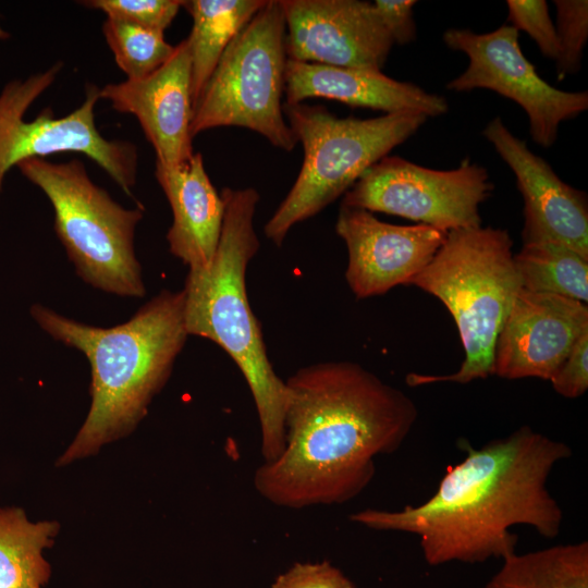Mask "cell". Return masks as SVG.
<instances>
[{
  "label": "cell",
  "mask_w": 588,
  "mask_h": 588,
  "mask_svg": "<svg viewBox=\"0 0 588 588\" xmlns=\"http://www.w3.org/2000/svg\"><path fill=\"white\" fill-rule=\"evenodd\" d=\"M285 384L284 449L254 476L258 493L277 506L356 498L373 479L375 458L395 452L418 418L407 394L357 363H316Z\"/></svg>",
  "instance_id": "obj_1"
},
{
  "label": "cell",
  "mask_w": 588,
  "mask_h": 588,
  "mask_svg": "<svg viewBox=\"0 0 588 588\" xmlns=\"http://www.w3.org/2000/svg\"><path fill=\"white\" fill-rule=\"evenodd\" d=\"M462 446L465 458L446 468L424 503L400 511L367 509L350 519L417 536L430 566L503 560L516 552L518 539L510 531L516 525L548 539L559 536L563 511L547 483L554 466L572 456L565 442L522 426L480 449Z\"/></svg>",
  "instance_id": "obj_2"
},
{
  "label": "cell",
  "mask_w": 588,
  "mask_h": 588,
  "mask_svg": "<svg viewBox=\"0 0 588 588\" xmlns=\"http://www.w3.org/2000/svg\"><path fill=\"white\" fill-rule=\"evenodd\" d=\"M184 292L162 290L124 323L101 328L40 304L30 315L50 336L82 352L90 365L91 404L58 465L96 453L130 433L168 381L188 336Z\"/></svg>",
  "instance_id": "obj_3"
},
{
  "label": "cell",
  "mask_w": 588,
  "mask_h": 588,
  "mask_svg": "<svg viewBox=\"0 0 588 588\" xmlns=\"http://www.w3.org/2000/svg\"><path fill=\"white\" fill-rule=\"evenodd\" d=\"M220 195L224 216L213 259L186 275L185 327L188 335L215 342L238 366L256 405L264 462H271L285 445L287 389L268 358L246 292V270L260 247L254 228L260 196L253 187H224Z\"/></svg>",
  "instance_id": "obj_4"
},
{
  "label": "cell",
  "mask_w": 588,
  "mask_h": 588,
  "mask_svg": "<svg viewBox=\"0 0 588 588\" xmlns=\"http://www.w3.org/2000/svg\"><path fill=\"white\" fill-rule=\"evenodd\" d=\"M506 230H451L431 261L408 283L439 298L452 315L464 347L460 369L449 375L409 373L408 385L468 383L493 375L494 346L522 289Z\"/></svg>",
  "instance_id": "obj_5"
},
{
  "label": "cell",
  "mask_w": 588,
  "mask_h": 588,
  "mask_svg": "<svg viewBox=\"0 0 588 588\" xmlns=\"http://www.w3.org/2000/svg\"><path fill=\"white\" fill-rule=\"evenodd\" d=\"M283 113L304 148L292 188L267 221L265 235L281 246L289 231L342 194L375 163L413 136L428 117L413 111L377 118H339L322 106L283 105Z\"/></svg>",
  "instance_id": "obj_6"
},
{
  "label": "cell",
  "mask_w": 588,
  "mask_h": 588,
  "mask_svg": "<svg viewBox=\"0 0 588 588\" xmlns=\"http://www.w3.org/2000/svg\"><path fill=\"white\" fill-rule=\"evenodd\" d=\"M16 168L47 196L54 231L76 273L91 286L126 297L146 293L134 249L144 208L126 209L88 176L84 162L32 158Z\"/></svg>",
  "instance_id": "obj_7"
},
{
  "label": "cell",
  "mask_w": 588,
  "mask_h": 588,
  "mask_svg": "<svg viewBox=\"0 0 588 588\" xmlns=\"http://www.w3.org/2000/svg\"><path fill=\"white\" fill-rule=\"evenodd\" d=\"M285 19L281 0H268L235 35L193 106L192 138L221 126H238L291 151L298 143L283 105Z\"/></svg>",
  "instance_id": "obj_8"
},
{
  "label": "cell",
  "mask_w": 588,
  "mask_h": 588,
  "mask_svg": "<svg viewBox=\"0 0 588 588\" xmlns=\"http://www.w3.org/2000/svg\"><path fill=\"white\" fill-rule=\"evenodd\" d=\"M63 68L57 62L25 79L7 83L0 93V193L8 172L20 162L60 152H79L95 161L128 196L136 185L138 152L134 143L107 139L95 123L99 88L86 86L84 102L57 118L45 108L36 118L25 115L32 103L49 87Z\"/></svg>",
  "instance_id": "obj_9"
},
{
  "label": "cell",
  "mask_w": 588,
  "mask_h": 588,
  "mask_svg": "<svg viewBox=\"0 0 588 588\" xmlns=\"http://www.w3.org/2000/svg\"><path fill=\"white\" fill-rule=\"evenodd\" d=\"M493 187L488 170L468 159L456 169L434 170L385 156L344 194L342 206L399 216L449 232L481 226L479 207Z\"/></svg>",
  "instance_id": "obj_10"
},
{
  "label": "cell",
  "mask_w": 588,
  "mask_h": 588,
  "mask_svg": "<svg viewBox=\"0 0 588 588\" xmlns=\"http://www.w3.org/2000/svg\"><path fill=\"white\" fill-rule=\"evenodd\" d=\"M443 41L448 48L464 52L469 61L446 89L462 93L485 88L515 101L527 113L532 140L543 148L554 144L562 122L588 109L587 91L558 89L537 73L520 49L518 30L509 24L486 34L450 28L443 33Z\"/></svg>",
  "instance_id": "obj_11"
},
{
  "label": "cell",
  "mask_w": 588,
  "mask_h": 588,
  "mask_svg": "<svg viewBox=\"0 0 588 588\" xmlns=\"http://www.w3.org/2000/svg\"><path fill=\"white\" fill-rule=\"evenodd\" d=\"M287 59L381 70L394 45L372 2L281 0Z\"/></svg>",
  "instance_id": "obj_12"
},
{
  "label": "cell",
  "mask_w": 588,
  "mask_h": 588,
  "mask_svg": "<svg viewBox=\"0 0 588 588\" xmlns=\"http://www.w3.org/2000/svg\"><path fill=\"white\" fill-rule=\"evenodd\" d=\"M335 232L347 247L345 279L357 298L408 285L431 261L448 233L421 223H387L370 211L342 205Z\"/></svg>",
  "instance_id": "obj_13"
},
{
  "label": "cell",
  "mask_w": 588,
  "mask_h": 588,
  "mask_svg": "<svg viewBox=\"0 0 588 588\" xmlns=\"http://www.w3.org/2000/svg\"><path fill=\"white\" fill-rule=\"evenodd\" d=\"M482 135L516 177L524 201L523 244L556 243L588 257L586 193L563 182L500 117L485 126Z\"/></svg>",
  "instance_id": "obj_14"
},
{
  "label": "cell",
  "mask_w": 588,
  "mask_h": 588,
  "mask_svg": "<svg viewBox=\"0 0 588 588\" xmlns=\"http://www.w3.org/2000/svg\"><path fill=\"white\" fill-rule=\"evenodd\" d=\"M587 330V304L522 287L495 342L493 375L550 380Z\"/></svg>",
  "instance_id": "obj_15"
},
{
  "label": "cell",
  "mask_w": 588,
  "mask_h": 588,
  "mask_svg": "<svg viewBox=\"0 0 588 588\" xmlns=\"http://www.w3.org/2000/svg\"><path fill=\"white\" fill-rule=\"evenodd\" d=\"M191 86L192 59L185 38L154 73L138 79L109 83L99 88V99L110 101L118 112L135 115L156 152V163L176 168L194 155Z\"/></svg>",
  "instance_id": "obj_16"
},
{
  "label": "cell",
  "mask_w": 588,
  "mask_h": 588,
  "mask_svg": "<svg viewBox=\"0 0 588 588\" xmlns=\"http://www.w3.org/2000/svg\"><path fill=\"white\" fill-rule=\"evenodd\" d=\"M285 103L308 98H328L352 107L387 113L419 112L428 118L446 113L449 105L440 95L391 78L381 70L342 68L287 59L284 73Z\"/></svg>",
  "instance_id": "obj_17"
},
{
  "label": "cell",
  "mask_w": 588,
  "mask_h": 588,
  "mask_svg": "<svg viewBox=\"0 0 588 588\" xmlns=\"http://www.w3.org/2000/svg\"><path fill=\"white\" fill-rule=\"evenodd\" d=\"M155 175L173 215L167 234L170 253L188 269L209 266L221 235L224 204L209 179L201 154L194 152L176 168L156 163Z\"/></svg>",
  "instance_id": "obj_18"
},
{
  "label": "cell",
  "mask_w": 588,
  "mask_h": 588,
  "mask_svg": "<svg viewBox=\"0 0 588 588\" xmlns=\"http://www.w3.org/2000/svg\"><path fill=\"white\" fill-rule=\"evenodd\" d=\"M267 0H191L183 7L193 19L187 37L192 59V103L197 101L222 53Z\"/></svg>",
  "instance_id": "obj_19"
},
{
  "label": "cell",
  "mask_w": 588,
  "mask_h": 588,
  "mask_svg": "<svg viewBox=\"0 0 588 588\" xmlns=\"http://www.w3.org/2000/svg\"><path fill=\"white\" fill-rule=\"evenodd\" d=\"M56 522L32 523L20 507H0V588H42L51 575L42 551L53 544Z\"/></svg>",
  "instance_id": "obj_20"
},
{
  "label": "cell",
  "mask_w": 588,
  "mask_h": 588,
  "mask_svg": "<svg viewBox=\"0 0 588 588\" xmlns=\"http://www.w3.org/2000/svg\"><path fill=\"white\" fill-rule=\"evenodd\" d=\"M482 588H588V542L515 552Z\"/></svg>",
  "instance_id": "obj_21"
},
{
  "label": "cell",
  "mask_w": 588,
  "mask_h": 588,
  "mask_svg": "<svg viewBox=\"0 0 588 588\" xmlns=\"http://www.w3.org/2000/svg\"><path fill=\"white\" fill-rule=\"evenodd\" d=\"M514 262L522 287L587 304L588 257L556 243L523 244Z\"/></svg>",
  "instance_id": "obj_22"
},
{
  "label": "cell",
  "mask_w": 588,
  "mask_h": 588,
  "mask_svg": "<svg viewBox=\"0 0 588 588\" xmlns=\"http://www.w3.org/2000/svg\"><path fill=\"white\" fill-rule=\"evenodd\" d=\"M102 33L115 63L127 79H138L154 73L171 58L175 49V46L167 42L163 33L124 21L107 19Z\"/></svg>",
  "instance_id": "obj_23"
},
{
  "label": "cell",
  "mask_w": 588,
  "mask_h": 588,
  "mask_svg": "<svg viewBox=\"0 0 588 588\" xmlns=\"http://www.w3.org/2000/svg\"><path fill=\"white\" fill-rule=\"evenodd\" d=\"M559 53L555 60L556 77L562 81L576 74L588 39V1L554 0Z\"/></svg>",
  "instance_id": "obj_24"
},
{
  "label": "cell",
  "mask_w": 588,
  "mask_h": 588,
  "mask_svg": "<svg viewBox=\"0 0 588 588\" xmlns=\"http://www.w3.org/2000/svg\"><path fill=\"white\" fill-rule=\"evenodd\" d=\"M84 7L102 11L107 19L128 22L163 33L176 16L180 0H88Z\"/></svg>",
  "instance_id": "obj_25"
},
{
  "label": "cell",
  "mask_w": 588,
  "mask_h": 588,
  "mask_svg": "<svg viewBox=\"0 0 588 588\" xmlns=\"http://www.w3.org/2000/svg\"><path fill=\"white\" fill-rule=\"evenodd\" d=\"M507 20L517 30L527 33L537 44L541 53L556 60L559 41L555 24L550 17L544 0H507Z\"/></svg>",
  "instance_id": "obj_26"
},
{
  "label": "cell",
  "mask_w": 588,
  "mask_h": 588,
  "mask_svg": "<svg viewBox=\"0 0 588 588\" xmlns=\"http://www.w3.org/2000/svg\"><path fill=\"white\" fill-rule=\"evenodd\" d=\"M270 588H355V585L340 568L323 561L293 564Z\"/></svg>",
  "instance_id": "obj_27"
},
{
  "label": "cell",
  "mask_w": 588,
  "mask_h": 588,
  "mask_svg": "<svg viewBox=\"0 0 588 588\" xmlns=\"http://www.w3.org/2000/svg\"><path fill=\"white\" fill-rule=\"evenodd\" d=\"M556 393L567 399L581 396L588 389V330L573 345L550 380Z\"/></svg>",
  "instance_id": "obj_28"
},
{
  "label": "cell",
  "mask_w": 588,
  "mask_h": 588,
  "mask_svg": "<svg viewBox=\"0 0 588 588\" xmlns=\"http://www.w3.org/2000/svg\"><path fill=\"white\" fill-rule=\"evenodd\" d=\"M414 0H376L372 2L382 25L393 44L406 45L416 39L417 29L413 17Z\"/></svg>",
  "instance_id": "obj_29"
},
{
  "label": "cell",
  "mask_w": 588,
  "mask_h": 588,
  "mask_svg": "<svg viewBox=\"0 0 588 588\" xmlns=\"http://www.w3.org/2000/svg\"><path fill=\"white\" fill-rule=\"evenodd\" d=\"M10 38V34L0 26V40Z\"/></svg>",
  "instance_id": "obj_30"
}]
</instances>
